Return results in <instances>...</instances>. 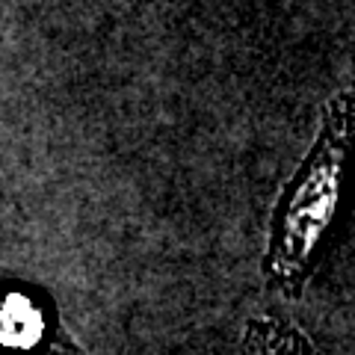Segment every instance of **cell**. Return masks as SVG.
I'll return each mask as SVG.
<instances>
[{
	"label": "cell",
	"instance_id": "cell-2",
	"mask_svg": "<svg viewBox=\"0 0 355 355\" xmlns=\"http://www.w3.org/2000/svg\"><path fill=\"white\" fill-rule=\"evenodd\" d=\"M237 355H323L302 326L282 314H258L243 329Z\"/></svg>",
	"mask_w": 355,
	"mask_h": 355
},
{
	"label": "cell",
	"instance_id": "cell-1",
	"mask_svg": "<svg viewBox=\"0 0 355 355\" xmlns=\"http://www.w3.org/2000/svg\"><path fill=\"white\" fill-rule=\"evenodd\" d=\"M355 202V89L320 110L305 157L282 184L266 222L261 275L284 299H302L340 243Z\"/></svg>",
	"mask_w": 355,
	"mask_h": 355
}]
</instances>
